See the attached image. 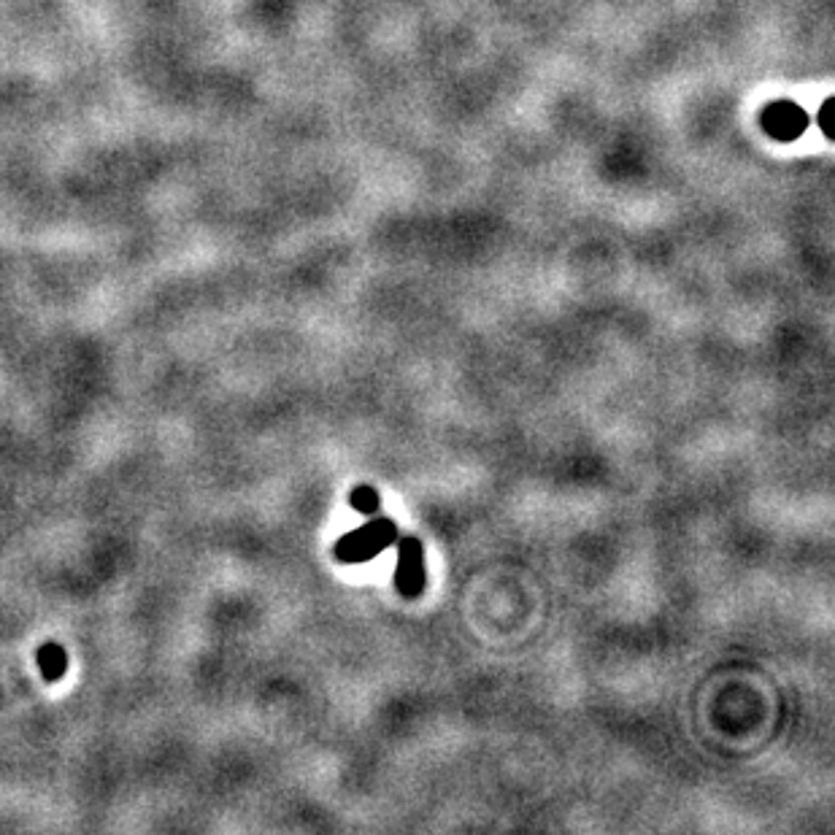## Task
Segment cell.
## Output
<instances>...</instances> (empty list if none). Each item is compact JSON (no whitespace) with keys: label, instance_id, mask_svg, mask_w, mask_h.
<instances>
[{"label":"cell","instance_id":"cell-1","mask_svg":"<svg viewBox=\"0 0 835 835\" xmlns=\"http://www.w3.org/2000/svg\"><path fill=\"white\" fill-rule=\"evenodd\" d=\"M395 538H398V530L390 519H373L338 541L336 557L344 563H365L384 552L390 544H395Z\"/></svg>","mask_w":835,"mask_h":835},{"label":"cell","instance_id":"cell-2","mask_svg":"<svg viewBox=\"0 0 835 835\" xmlns=\"http://www.w3.org/2000/svg\"><path fill=\"white\" fill-rule=\"evenodd\" d=\"M398 590L406 598H417L419 592L425 590V549L417 538H403L398 549Z\"/></svg>","mask_w":835,"mask_h":835},{"label":"cell","instance_id":"cell-3","mask_svg":"<svg viewBox=\"0 0 835 835\" xmlns=\"http://www.w3.org/2000/svg\"><path fill=\"white\" fill-rule=\"evenodd\" d=\"M352 506L357 511H363V514H373V511H379L382 500H379L376 490H371V487H357L352 492Z\"/></svg>","mask_w":835,"mask_h":835}]
</instances>
